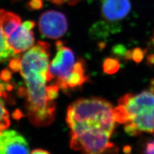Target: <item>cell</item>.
Here are the masks:
<instances>
[{
  "instance_id": "cell-1",
  "label": "cell",
  "mask_w": 154,
  "mask_h": 154,
  "mask_svg": "<svg viewBox=\"0 0 154 154\" xmlns=\"http://www.w3.org/2000/svg\"><path fill=\"white\" fill-rule=\"evenodd\" d=\"M114 109L101 98H80L72 103L66 116L71 148L86 153H102L114 148L110 141L116 123Z\"/></svg>"
},
{
  "instance_id": "cell-2",
  "label": "cell",
  "mask_w": 154,
  "mask_h": 154,
  "mask_svg": "<svg viewBox=\"0 0 154 154\" xmlns=\"http://www.w3.org/2000/svg\"><path fill=\"white\" fill-rule=\"evenodd\" d=\"M50 46L47 42L38 41L20 58L19 72L26 85L27 114L37 127L46 126L55 118V105L48 98L46 87Z\"/></svg>"
},
{
  "instance_id": "cell-3",
  "label": "cell",
  "mask_w": 154,
  "mask_h": 154,
  "mask_svg": "<svg viewBox=\"0 0 154 154\" xmlns=\"http://www.w3.org/2000/svg\"><path fill=\"white\" fill-rule=\"evenodd\" d=\"M114 115L116 122L124 125L130 136L154 133V83L141 93L123 96L114 109Z\"/></svg>"
},
{
  "instance_id": "cell-4",
  "label": "cell",
  "mask_w": 154,
  "mask_h": 154,
  "mask_svg": "<svg viewBox=\"0 0 154 154\" xmlns=\"http://www.w3.org/2000/svg\"><path fill=\"white\" fill-rule=\"evenodd\" d=\"M57 54L48 67V82L55 80L60 89L66 80L73 71L75 65V57L69 48L64 45L61 41L56 42Z\"/></svg>"
},
{
  "instance_id": "cell-5",
  "label": "cell",
  "mask_w": 154,
  "mask_h": 154,
  "mask_svg": "<svg viewBox=\"0 0 154 154\" xmlns=\"http://www.w3.org/2000/svg\"><path fill=\"white\" fill-rule=\"evenodd\" d=\"M67 28L66 17L60 12L48 11L42 13L38 19L39 31L47 38L56 39L64 36Z\"/></svg>"
},
{
  "instance_id": "cell-6",
  "label": "cell",
  "mask_w": 154,
  "mask_h": 154,
  "mask_svg": "<svg viewBox=\"0 0 154 154\" xmlns=\"http://www.w3.org/2000/svg\"><path fill=\"white\" fill-rule=\"evenodd\" d=\"M35 23L33 21H26L21 23L11 35L7 37V42L16 55L28 50L35 43L33 28Z\"/></svg>"
},
{
  "instance_id": "cell-7",
  "label": "cell",
  "mask_w": 154,
  "mask_h": 154,
  "mask_svg": "<svg viewBox=\"0 0 154 154\" xmlns=\"http://www.w3.org/2000/svg\"><path fill=\"white\" fill-rule=\"evenodd\" d=\"M29 153L28 143L21 134L11 130L0 132V154Z\"/></svg>"
},
{
  "instance_id": "cell-8",
  "label": "cell",
  "mask_w": 154,
  "mask_h": 154,
  "mask_svg": "<svg viewBox=\"0 0 154 154\" xmlns=\"http://www.w3.org/2000/svg\"><path fill=\"white\" fill-rule=\"evenodd\" d=\"M130 0H103L101 7L102 16L109 22L122 21L131 11Z\"/></svg>"
},
{
  "instance_id": "cell-9",
  "label": "cell",
  "mask_w": 154,
  "mask_h": 154,
  "mask_svg": "<svg viewBox=\"0 0 154 154\" xmlns=\"http://www.w3.org/2000/svg\"><path fill=\"white\" fill-rule=\"evenodd\" d=\"M88 80V76L85 75V66L82 60L76 62L74 69L64 83L61 87V89L67 91L69 89L80 88Z\"/></svg>"
},
{
  "instance_id": "cell-10",
  "label": "cell",
  "mask_w": 154,
  "mask_h": 154,
  "mask_svg": "<svg viewBox=\"0 0 154 154\" xmlns=\"http://www.w3.org/2000/svg\"><path fill=\"white\" fill-rule=\"evenodd\" d=\"M21 23V19L17 14L0 10V26L6 37L11 35Z\"/></svg>"
},
{
  "instance_id": "cell-11",
  "label": "cell",
  "mask_w": 154,
  "mask_h": 154,
  "mask_svg": "<svg viewBox=\"0 0 154 154\" xmlns=\"http://www.w3.org/2000/svg\"><path fill=\"white\" fill-rule=\"evenodd\" d=\"M16 55L10 48L5 35L3 32L0 26V63L5 62L12 57H15Z\"/></svg>"
},
{
  "instance_id": "cell-12",
  "label": "cell",
  "mask_w": 154,
  "mask_h": 154,
  "mask_svg": "<svg viewBox=\"0 0 154 154\" xmlns=\"http://www.w3.org/2000/svg\"><path fill=\"white\" fill-rule=\"evenodd\" d=\"M11 120L8 112L3 101L0 98V132L4 131L10 126Z\"/></svg>"
},
{
  "instance_id": "cell-13",
  "label": "cell",
  "mask_w": 154,
  "mask_h": 154,
  "mask_svg": "<svg viewBox=\"0 0 154 154\" xmlns=\"http://www.w3.org/2000/svg\"><path fill=\"white\" fill-rule=\"evenodd\" d=\"M103 70L105 73L112 74L117 72L119 69V62L116 59L109 58L107 59L103 63Z\"/></svg>"
},
{
  "instance_id": "cell-14",
  "label": "cell",
  "mask_w": 154,
  "mask_h": 154,
  "mask_svg": "<svg viewBox=\"0 0 154 154\" xmlns=\"http://www.w3.org/2000/svg\"><path fill=\"white\" fill-rule=\"evenodd\" d=\"M27 5L30 10H40L42 8L43 3L42 0H30Z\"/></svg>"
},
{
  "instance_id": "cell-15",
  "label": "cell",
  "mask_w": 154,
  "mask_h": 154,
  "mask_svg": "<svg viewBox=\"0 0 154 154\" xmlns=\"http://www.w3.org/2000/svg\"><path fill=\"white\" fill-rule=\"evenodd\" d=\"M127 57H132L136 62H140L143 57V52L141 50L137 48V49L134 50L131 55H127Z\"/></svg>"
},
{
  "instance_id": "cell-16",
  "label": "cell",
  "mask_w": 154,
  "mask_h": 154,
  "mask_svg": "<svg viewBox=\"0 0 154 154\" xmlns=\"http://www.w3.org/2000/svg\"><path fill=\"white\" fill-rule=\"evenodd\" d=\"M49 1L52 3H54L57 5H63L67 3L69 5H75L78 3L80 0H47Z\"/></svg>"
},
{
  "instance_id": "cell-17",
  "label": "cell",
  "mask_w": 154,
  "mask_h": 154,
  "mask_svg": "<svg viewBox=\"0 0 154 154\" xmlns=\"http://www.w3.org/2000/svg\"><path fill=\"white\" fill-rule=\"evenodd\" d=\"M144 153H154V139L146 143L144 147Z\"/></svg>"
},
{
  "instance_id": "cell-18",
  "label": "cell",
  "mask_w": 154,
  "mask_h": 154,
  "mask_svg": "<svg viewBox=\"0 0 154 154\" xmlns=\"http://www.w3.org/2000/svg\"><path fill=\"white\" fill-rule=\"evenodd\" d=\"M11 72L8 70H5V71H3L2 73V79L4 80V81H8L10 79H11Z\"/></svg>"
},
{
  "instance_id": "cell-19",
  "label": "cell",
  "mask_w": 154,
  "mask_h": 154,
  "mask_svg": "<svg viewBox=\"0 0 154 154\" xmlns=\"http://www.w3.org/2000/svg\"><path fill=\"white\" fill-rule=\"evenodd\" d=\"M33 154H38V153H50L49 152H48L47 150H41V149H37V150H34L31 152Z\"/></svg>"
},
{
  "instance_id": "cell-20",
  "label": "cell",
  "mask_w": 154,
  "mask_h": 154,
  "mask_svg": "<svg viewBox=\"0 0 154 154\" xmlns=\"http://www.w3.org/2000/svg\"><path fill=\"white\" fill-rule=\"evenodd\" d=\"M152 42H153V46H154V37H153V39H152Z\"/></svg>"
}]
</instances>
